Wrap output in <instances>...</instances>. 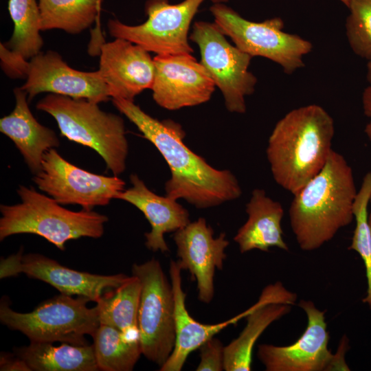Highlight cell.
<instances>
[{
	"mask_svg": "<svg viewBox=\"0 0 371 371\" xmlns=\"http://www.w3.org/2000/svg\"><path fill=\"white\" fill-rule=\"evenodd\" d=\"M113 104L150 141L166 161L171 177L166 182V195L185 199L197 208L218 205L236 199L242 190L228 170H217L184 143L186 133L171 120L160 121L144 112L133 101L112 98Z\"/></svg>",
	"mask_w": 371,
	"mask_h": 371,
	"instance_id": "obj_1",
	"label": "cell"
},
{
	"mask_svg": "<svg viewBox=\"0 0 371 371\" xmlns=\"http://www.w3.org/2000/svg\"><path fill=\"white\" fill-rule=\"evenodd\" d=\"M357 194L352 169L332 150L322 169L293 194L289 207L290 225L300 247L319 249L348 225L355 218Z\"/></svg>",
	"mask_w": 371,
	"mask_h": 371,
	"instance_id": "obj_2",
	"label": "cell"
},
{
	"mask_svg": "<svg viewBox=\"0 0 371 371\" xmlns=\"http://www.w3.org/2000/svg\"><path fill=\"white\" fill-rule=\"evenodd\" d=\"M334 134V120L319 105L287 113L276 124L266 150L275 181L292 194L298 192L324 166Z\"/></svg>",
	"mask_w": 371,
	"mask_h": 371,
	"instance_id": "obj_3",
	"label": "cell"
},
{
	"mask_svg": "<svg viewBox=\"0 0 371 371\" xmlns=\"http://www.w3.org/2000/svg\"><path fill=\"white\" fill-rule=\"evenodd\" d=\"M17 193L21 203L0 205L1 241L14 234H32L63 251L68 240L81 237L98 238L104 234V223L108 221L106 215L92 210H67L32 187L21 185Z\"/></svg>",
	"mask_w": 371,
	"mask_h": 371,
	"instance_id": "obj_4",
	"label": "cell"
},
{
	"mask_svg": "<svg viewBox=\"0 0 371 371\" xmlns=\"http://www.w3.org/2000/svg\"><path fill=\"white\" fill-rule=\"evenodd\" d=\"M36 108L55 119L62 136L96 151L114 175L125 170L128 144L122 117L86 99L54 93L41 99Z\"/></svg>",
	"mask_w": 371,
	"mask_h": 371,
	"instance_id": "obj_5",
	"label": "cell"
},
{
	"mask_svg": "<svg viewBox=\"0 0 371 371\" xmlns=\"http://www.w3.org/2000/svg\"><path fill=\"white\" fill-rule=\"evenodd\" d=\"M89 299L60 295L41 303L32 311H13L8 302L0 305V321L9 328L21 332L30 341H60L86 345L85 335L93 336L100 322L96 307L89 308Z\"/></svg>",
	"mask_w": 371,
	"mask_h": 371,
	"instance_id": "obj_6",
	"label": "cell"
},
{
	"mask_svg": "<svg viewBox=\"0 0 371 371\" xmlns=\"http://www.w3.org/2000/svg\"><path fill=\"white\" fill-rule=\"evenodd\" d=\"M132 272L141 284L137 326L142 354L161 367L172 352L176 339L172 284L155 258L133 264Z\"/></svg>",
	"mask_w": 371,
	"mask_h": 371,
	"instance_id": "obj_7",
	"label": "cell"
},
{
	"mask_svg": "<svg viewBox=\"0 0 371 371\" xmlns=\"http://www.w3.org/2000/svg\"><path fill=\"white\" fill-rule=\"evenodd\" d=\"M210 10L221 32L243 52L272 60L286 74L304 66L303 58L311 52L313 45L298 35L283 31L281 18L250 21L223 3H214Z\"/></svg>",
	"mask_w": 371,
	"mask_h": 371,
	"instance_id": "obj_8",
	"label": "cell"
},
{
	"mask_svg": "<svg viewBox=\"0 0 371 371\" xmlns=\"http://www.w3.org/2000/svg\"><path fill=\"white\" fill-rule=\"evenodd\" d=\"M225 36L215 23L197 21L189 38L198 45L201 63L221 90L227 109L244 113L245 97L254 93L257 83L249 71L253 57L232 45Z\"/></svg>",
	"mask_w": 371,
	"mask_h": 371,
	"instance_id": "obj_9",
	"label": "cell"
},
{
	"mask_svg": "<svg viewBox=\"0 0 371 371\" xmlns=\"http://www.w3.org/2000/svg\"><path fill=\"white\" fill-rule=\"evenodd\" d=\"M204 0H184L171 4L168 0H147L146 21L129 25L109 19L107 28L113 37L123 38L157 55L191 54L189 30L194 16Z\"/></svg>",
	"mask_w": 371,
	"mask_h": 371,
	"instance_id": "obj_10",
	"label": "cell"
},
{
	"mask_svg": "<svg viewBox=\"0 0 371 371\" xmlns=\"http://www.w3.org/2000/svg\"><path fill=\"white\" fill-rule=\"evenodd\" d=\"M299 306L305 312L307 325L293 344L278 346H258V357L267 371L350 370L345 361L348 339L343 337L336 354L328 349L330 339L325 312L310 300H301Z\"/></svg>",
	"mask_w": 371,
	"mask_h": 371,
	"instance_id": "obj_11",
	"label": "cell"
},
{
	"mask_svg": "<svg viewBox=\"0 0 371 371\" xmlns=\"http://www.w3.org/2000/svg\"><path fill=\"white\" fill-rule=\"evenodd\" d=\"M33 181L60 205L77 204L84 210L106 205L124 190L125 182L83 170L65 159L55 148L43 155L41 170Z\"/></svg>",
	"mask_w": 371,
	"mask_h": 371,
	"instance_id": "obj_12",
	"label": "cell"
},
{
	"mask_svg": "<svg viewBox=\"0 0 371 371\" xmlns=\"http://www.w3.org/2000/svg\"><path fill=\"white\" fill-rule=\"evenodd\" d=\"M181 271L177 262L171 260L169 272L175 304L176 339L172 352L160 367V371L181 370L191 352L228 326L246 317L254 309L270 303L291 304L294 299L293 292L285 289L280 282H276L265 286L256 303L235 317L215 324H203L192 317L187 310Z\"/></svg>",
	"mask_w": 371,
	"mask_h": 371,
	"instance_id": "obj_13",
	"label": "cell"
},
{
	"mask_svg": "<svg viewBox=\"0 0 371 371\" xmlns=\"http://www.w3.org/2000/svg\"><path fill=\"white\" fill-rule=\"evenodd\" d=\"M23 75L26 81L20 88L27 93L28 102L45 92L86 99L97 104L111 98L110 89L99 70L75 69L54 51L41 52L27 61Z\"/></svg>",
	"mask_w": 371,
	"mask_h": 371,
	"instance_id": "obj_14",
	"label": "cell"
},
{
	"mask_svg": "<svg viewBox=\"0 0 371 371\" xmlns=\"http://www.w3.org/2000/svg\"><path fill=\"white\" fill-rule=\"evenodd\" d=\"M0 278L23 273L32 278L43 281L60 293L76 295L97 302L107 291L124 283L129 276L123 274L99 275L68 268L40 254H16L1 259Z\"/></svg>",
	"mask_w": 371,
	"mask_h": 371,
	"instance_id": "obj_15",
	"label": "cell"
},
{
	"mask_svg": "<svg viewBox=\"0 0 371 371\" xmlns=\"http://www.w3.org/2000/svg\"><path fill=\"white\" fill-rule=\"evenodd\" d=\"M153 98L161 107L177 110L207 102L215 84L191 54L157 55Z\"/></svg>",
	"mask_w": 371,
	"mask_h": 371,
	"instance_id": "obj_16",
	"label": "cell"
},
{
	"mask_svg": "<svg viewBox=\"0 0 371 371\" xmlns=\"http://www.w3.org/2000/svg\"><path fill=\"white\" fill-rule=\"evenodd\" d=\"M225 233L214 237V231L204 218L190 222L176 231L173 239L177 245L178 265L188 270L197 284L198 298L210 303L214 294L215 270H222L229 243Z\"/></svg>",
	"mask_w": 371,
	"mask_h": 371,
	"instance_id": "obj_17",
	"label": "cell"
},
{
	"mask_svg": "<svg viewBox=\"0 0 371 371\" xmlns=\"http://www.w3.org/2000/svg\"><path fill=\"white\" fill-rule=\"evenodd\" d=\"M99 71L108 85L112 98L133 101L153 85L154 59L141 46L115 38L99 47Z\"/></svg>",
	"mask_w": 371,
	"mask_h": 371,
	"instance_id": "obj_18",
	"label": "cell"
},
{
	"mask_svg": "<svg viewBox=\"0 0 371 371\" xmlns=\"http://www.w3.org/2000/svg\"><path fill=\"white\" fill-rule=\"evenodd\" d=\"M132 187L120 192L115 199L139 209L148 221L151 229L145 233L146 247L162 253L169 251L164 234L175 232L190 223L188 211L168 196H159L149 190L136 174L130 176Z\"/></svg>",
	"mask_w": 371,
	"mask_h": 371,
	"instance_id": "obj_19",
	"label": "cell"
},
{
	"mask_svg": "<svg viewBox=\"0 0 371 371\" xmlns=\"http://www.w3.org/2000/svg\"><path fill=\"white\" fill-rule=\"evenodd\" d=\"M15 106L1 118L0 131L9 137L23 155L30 171L36 174L41 168L44 154L60 145L55 132L34 117L28 106L27 93L20 87L14 89Z\"/></svg>",
	"mask_w": 371,
	"mask_h": 371,
	"instance_id": "obj_20",
	"label": "cell"
},
{
	"mask_svg": "<svg viewBox=\"0 0 371 371\" xmlns=\"http://www.w3.org/2000/svg\"><path fill=\"white\" fill-rule=\"evenodd\" d=\"M246 212L248 218L234 237L242 254L253 249L267 252L273 247L289 250L283 238L284 210L280 202L267 196L264 190L256 188L246 205Z\"/></svg>",
	"mask_w": 371,
	"mask_h": 371,
	"instance_id": "obj_21",
	"label": "cell"
},
{
	"mask_svg": "<svg viewBox=\"0 0 371 371\" xmlns=\"http://www.w3.org/2000/svg\"><path fill=\"white\" fill-rule=\"evenodd\" d=\"M16 355L34 371L99 370L93 345L77 346L63 343L30 341L28 346L15 348Z\"/></svg>",
	"mask_w": 371,
	"mask_h": 371,
	"instance_id": "obj_22",
	"label": "cell"
},
{
	"mask_svg": "<svg viewBox=\"0 0 371 371\" xmlns=\"http://www.w3.org/2000/svg\"><path fill=\"white\" fill-rule=\"evenodd\" d=\"M291 306L284 303H270L261 306L249 314L247 324L239 336L225 346L224 370H251L254 345L267 328L288 314Z\"/></svg>",
	"mask_w": 371,
	"mask_h": 371,
	"instance_id": "obj_23",
	"label": "cell"
},
{
	"mask_svg": "<svg viewBox=\"0 0 371 371\" xmlns=\"http://www.w3.org/2000/svg\"><path fill=\"white\" fill-rule=\"evenodd\" d=\"M8 11L14 23L10 40L1 43V53L16 60H28L41 52V14L36 0H9Z\"/></svg>",
	"mask_w": 371,
	"mask_h": 371,
	"instance_id": "obj_24",
	"label": "cell"
},
{
	"mask_svg": "<svg viewBox=\"0 0 371 371\" xmlns=\"http://www.w3.org/2000/svg\"><path fill=\"white\" fill-rule=\"evenodd\" d=\"M141 284L135 276L106 291L95 306L100 324L113 326L131 335H138L137 318Z\"/></svg>",
	"mask_w": 371,
	"mask_h": 371,
	"instance_id": "obj_25",
	"label": "cell"
},
{
	"mask_svg": "<svg viewBox=\"0 0 371 371\" xmlns=\"http://www.w3.org/2000/svg\"><path fill=\"white\" fill-rule=\"evenodd\" d=\"M101 0H38L41 30H61L79 34L97 21L98 28Z\"/></svg>",
	"mask_w": 371,
	"mask_h": 371,
	"instance_id": "obj_26",
	"label": "cell"
},
{
	"mask_svg": "<svg viewBox=\"0 0 371 371\" xmlns=\"http://www.w3.org/2000/svg\"><path fill=\"white\" fill-rule=\"evenodd\" d=\"M92 337L99 370L131 371L142 354L139 335L113 326L100 324Z\"/></svg>",
	"mask_w": 371,
	"mask_h": 371,
	"instance_id": "obj_27",
	"label": "cell"
},
{
	"mask_svg": "<svg viewBox=\"0 0 371 371\" xmlns=\"http://www.w3.org/2000/svg\"><path fill=\"white\" fill-rule=\"evenodd\" d=\"M371 196V172L363 177L354 202L353 213L356 225L348 249L357 251L361 256L367 278V294L362 300L371 309V231L368 217V205Z\"/></svg>",
	"mask_w": 371,
	"mask_h": 371,
	"instance_id": "obj_28",
	"label": "cell"
},
{
	"mask_svg": "<svg viewBox=\"0 0 371 371\" xmlns=\"http://www.w3.org/2000/svg\"><path fill=\"white\" fill-rule=\"evenodd\" d=\"M346 32L353 52L371 59V0H350Z\"/></svg>",
	"mask_w": 371,
	"mask_h": 371,
	"instance_id": "obj_29",
	"label": "cell"
},
{
	"mask_svg": "<svg viewBox=\"0 0 371 371\" xmlns=\"http://www.w3.org/2000/svg\"><path fill=\"white\" fill-rule=\"evenodd\" d=\"M200 350V362L196 371H221L224 370L225 346L216 337H211L203 343Z\"/></svg>",
	"mask_w": 371,
	"mask_h": 371,
	"instance_id": "obj_30",
	"label": "cell"
},
{
	"mask_svg": "<svg viewBox=\"0 0 371 371\" xmlns=\"http://www.w3.org/2000/svg\"><path fill=\"white\" fill-rule=\"evenodd\" d=\"M0 370L30 371L27 363L19 357H12L10 354L3 353L0 358Z\"/></svg>",
	"mask_w": 371,
	"mask_h": 371,
	"instance_id": "obj_31",
	"label": "cell"
},
{
	"mask_svg": "<svg viewBox=\"0 0 371 371\" xmlns=\"http://www.w3.org/2000/svg\"><path fill=\"white\" fill-rule=\"evenodd\" d=\"M362 105L364 114L371 119V85L367 87L363 92Z\"/></svg>",
	"mask_w": 371,
	"mask_h": 371,
	"instance_id": "obj_32",
	"label": "cell"
},
{
	"mask_svg": "<svg viewBox=\"0 0 371 371\" xmlns=\"http://www.w3.org/2000/svg\"><path fill=\"white\" fill-rule=\"evenodd\" d=\"M366 78L368 82L371 85V59L368 60L367 64V74Z\"/></svg>",
	"mask_w": 371,
	"mask_h": 371,
	"instance_id": "obj_33",
	"label": "cell"
},
{
	"mask_svg": "<svg viewBox=\"0 0 371 371\" xmlns=\"http://www.w3.org/2000/svg\"><path fill=\"white\" fill-rule=\"evenodd\" d=\"M365 133L370 141L371 142V120L366 126Z\"/></svg>",
	"mask_w": 371,
	"mask_h": 371,
	"instance_id": "obj_34",
	"label": "cell"
},
{
	"mask_svg": "<svg viewBox=\"0 0 371 371\" xmlns=\"http://www.w3.org/2000/svg\"><path fill=\"white\" fill-rule=\"evenodd\" d=\"M370 202L371 203V196H370ZM368 221L369 226L371 231V210H370V214H368Z\"/></svg>",
	"mask_w": 371,
	"mask_h": 371,
	"instance_id": "obj_35",
	"label": "cell"
},
{
	"mask_svg": "<svg viewBox=\"0 0 371 371\" xmlns=\"http://www.w3.org/2000/svg\"><path fill=\"white\" fill-rule=\"evenodd\" d=\"M210 1H212L214 3H223L228 1L229 0H210Z\"/></svg>",
	"mask_w": 371,
	"mask_h": 371,
	"instance_id": "obj_36",
	"label": "cell"
},
{
	"mask_svg": "<svg viewBox=\"0 0 371 371\" xmlns=\"http://www.w3.org/2000/svg\"><path fill=\"white\" fill-rule=\"evenodd\" d=\"M340 1L341 3H343L346 6H348L349 3H350V0H339Z\"/></svg>",
	"mask_w": 371,
	"mask_h": 371,
	"instance_id": "obj_37",
	"label": "cell"
},
{
	"mask_svg": "<svg viewBox=\"0 0 371 371\" xmlns=\"http://www.w3.org/2000/svg\"><path fill=\"white\" fill-rule=\"evenodd\" d=\"M101 1H102V0H101Z\"/></svg>",
	"mask_w": 371,
	"mask_h": 371,
	"instance_id": "obj_38",
	"label": "cell"
}]
</instances>
